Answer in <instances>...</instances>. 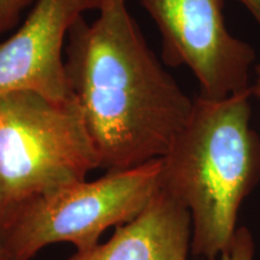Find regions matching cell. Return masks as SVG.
I'll list each match as a JSON object with an SVG mask.
<instances>
[{"instance_id": "3957f363", "label": "cell", "mask_w": 260, "mask_h": 260, "mask_svg": "<svg viewBox=\"0 0 260 260\" xmlns=\"http://www.w3.org/2000/svg\"><path fill=\"white\" fill-rule=\"evenodd\" d=\"M95 169L99 159L74 95H0V224L27 200L86 181Z\"/></svg>"}, {"instance_id": "7a4b0ae2", "label": "cell", "mask_w": 260, "mask_h": 260, "mask_svg": "<svg viewBox=\"0 0 260 260\" xmlns=\"http://www.w3.org/2000/svg\"><path fill=\"white\" fill-rule=\"evenodd\" d=\"M251 98V88L219 100L195 96L160 158V188L189 211L191 253L205 260H217L232 243L240 207L260 182Z\"/></svg>"}, {"instance_id": "8992f818", "label": "cell", "mask_w": 260, "mask_h": 260, "mask_svg": "<svg viewBox=\"0 0 260 260\" xmlns=\"http://www.w3.org/2000/svg\"><path fill=\"white\" fill-rule=\"evenodd\" d=\"M102 0H35L17 30L0 42V95L30 90L53 102L73 96L65 46L71 28Z\"/></svg>"}, {"instance_id": "52a82bcc", "label": "cell", "mask_w": 260, "mask_h": 260, "mask_svg": "<svg viewBox=\"0 0 260 260\" xmlns=\"http://www.w3.org/2000/svg\"><path fill=\"white\" fill-rule=\"evenodd\" d=\"M189 252V211L160 188L141 213L116 226L109 241L68 260H188Z\"/></svg>"}, {"instance_id": "30bf717a", "label": "cell", "mask_w": 260, "mask_h": 260, "mask_svg": "<svg viewBox=\"0 0 260 260\" xmlns=\"http://www.w3.org/2000/svg\"><path fill=\"white\" fill-rule=\"evenodd\" d=\"M237 2L245 6L260 28V0H237Z\"/></svg>"}, {"instance_id": "7c38bea8", "label": "cell", "mask_w": 260, "mask_h": 260, "mask_svg": "<svg viewBox=\"0 0 260 260\" xmlns=\"http://www.w3.org/2000/svg\"><path fill=\"white\" fill-rule=\"evenodd\" d=\"M0 260H9L8 255H6L4 247H3V242H2V237H0Z\"/></svg>"}, {"instance_id": "8fae6325", "label": "cell", "mask_w": 260, "mask_h": 260, "mask_svg": "<svg viewBox=\"0 0 260 260\" xmlns=\"http://www.w3.org/2000/svg\"><path fill=\"white\" fill-rule=\"evenodd\" d=\"M253 71H254V81L251 84V94L260 102V61L254 64Z\"/></svg>"}, {"instance_id": "9c48e42d", "label": "cell", "mask_w": 260, "mask_h": 260, "mask_svg": "<svg viewBox=\"0 0 260 260\" xmlns=\"http://www.w3.org/2000/svg\"><path fill=\"white\" fill-rule=\"evenodd\" d=\"M35 0H0V38L18 23L24 10Z\"/></svg>"}, {"instance_id": "6da1fadb", "label": "cell", "mask_w": 260, "mask_h": 260, "mask_svg": "<svg viewBox=\"0 0 260 260\" xmlns=\"http://www.w3.org/2000/svg\"><path fill=\"white\" fill-rule=\"evenodd\" d=\"M65 71L105 171L164 157L193 107L149 48L125 0H102L93 23L84 17L75 23Z\"/></svg>"}, {"instance_id": "ba28073f", "label": "cell", "mask_w": 260, "mask_h": 260, "mask_svg": "<svg viewBox=\"0 0 260 260\" xmlns=\"http://www.w3.org/2000/svg\"><path fill=\"white\" fill-rule=\"evenodd\" d=\"M254 240L246 226L237 228L232 243L219 256V260H253Z\"/></svg>"}, {"instance_id": "277c9868", "label": "cell", "mask_w": 260, "mask_h": 260, "mask_svg": "<svg viewBox=\"0 0 260 260\" xmlns=\"http://www.w3.org/2000/svg\"><path fill=\"white\" fill-rule=\"evenodd\" d=\"M161 159L94 181H81L38 195L0 224L9 260H30L44 247L68 242L76 252L99 243L109 228L134 219L160 189Z\"/></svg>"}, {"instance_id": "5b68a950", "label": "cell", "mask_w": 260, "mask_h": 260, "mask_svg": "<svg viewBox=\"0 0 260 260\" xmlns=\"http://www.w3.org/2000/svg\"><path fill=\"white\" fill-rule=\"evenodd\" d=\"M161 37V58L186 67L199 95L219 100L251 88L255 51L234 37L224 19V0H138Z\"/></svg>"}]
</instances>
